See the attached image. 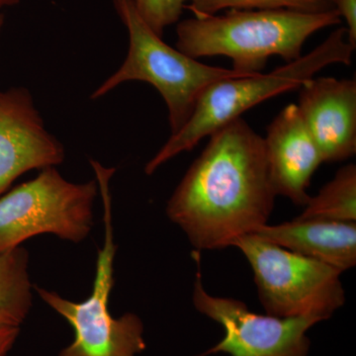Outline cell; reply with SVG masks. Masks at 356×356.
Returning <instances> with one entry per match:
<instances>
[{"instance_id": "obj_1", "label": "cell", "mask_w": 356, "mask_h": 356, "mask_svg": "<svg viewBox=\"0 0 356 356\" xmlns=\"http://www.w3.org/2000/svg\"><path fill=\"white\" fill-rule=\"evenodd\" d=\"M275 198L264 138L240 117L211 134L166 215L196 252L222 250L268 224Z\"/></svg>"}, {"instance_id": "obj_2", "label": "cell", "mask_w": 356, "mask_h": 356, "mask_svg": "<svg viewBox=\"0 0 356 356\" xmlns=\"http://www.w3.org/2000/svg\"><path fill=\"white\" fill-rule=\"evenodd\" d=\"M341 21L336 9H229L178 22L175 48L195 60L222 56L231 58L234 70L259 74L274 56L286 63L297 60L312 35Z\"/></svg>"}, {"instance_id": "obj_3", "label": "cell", "mask_w": 356, "mask_h": 356, "mask_svg": "<svg viewBox=\"0 0 356 356\" xmlns=\"http://www.w3.org/2000/svg\"><path fill=\"white\" fill-rule=\"evenodd\" d=\"M355 50L348 42L346 28H337L310 53L270 72L231 77L210 84L199 96L191 118L178 132L170 135L149 159L145 172L154 175L168 161L191 151L204 138L240 118L252 107L269 98L299 89L325 67L351 65Z\"/></svg>"}, {"instance_id": "obj_4", "label": "cell", "mask_w": 356, "mask_h": 356, "mask_svg": "<svg viewBox=\"0 0 356 356\" xmlns=\"http://www.w3.org/2000/svg\"><path fill=\"white\" fill-rule=\"evenodd\" d=\"M113 2L127 29V57L121 67L93 91L91 99H99L127 81L149 83L165 100L172 135L191 118L199 96L210 84L254 74L202 64L184 55L154 32L140 17L132 0Z\"/></svg>"}, {"instance_id": "obj_5", "label": "cell", "mask_w": 356, "mask_h": 356, "mask_svg": "<svg viewBox=\"0 0 356 356\" xmlns=\"http://www.w3.org/2000/svg\"><path fill=\"white\" fill-rule=\"evenodd\" d=\"M103 205L104 243L98 250L92 292L83 302H72L58 293L35 285L40 298L62 316L74 329V341L58 356H137L146 350L144 324L139 316L127 313L114 318L109 311L110 293L114 286V242L110 180L115 168H105L90 159Z\"/></svg>"}, {"instance_id": "obj_6", "label": "cell", "mask_w": 356, "mask_h": 356, "mask_svg": "<svg viewBox=\"0 0 356 356\" xmlns=\"http://www.w3.org/2000/svg\"><path fill=\"white\" fill-rule=\"evenodd\" d=\"M254 273L257 296L267 315L327 320L346 303L341 271L267 243L254 235L233 243Z\"/></svg>"}, {"instance_id": "obj_7", "label": "cell", "mask_w": 356, "mask_h": 356, "mask_svg": "<svg viewBox=\"0 0 356 356\" xmlns=\"http://www.w3.org/2000/svg\"><path fill=\"white\" fill-rule=\"evenodd\" d=\"M96 179L74 184L56 168L0 196V254L42 234L79 243L90 234Z\"/></svg>"}, {"instance_id": "obj_8", "label": "cell", "mask_w": 356, "mask_h": 356, "mask_svg": "<svg viewBox=\"0 0 356 356\" xmlns=\"http://www.w3.org/2000/svg\"><path fill=\"white\" fill-rule=\"evenodd\" d=\"M197 273L192 302L199 313L224 329V337L200 356H308L311 341L307 332L320 320L314 317L278 318L259 315L240 300L210 295L204 288L200 252H194Z\"/></svg>"}, {"instance_id": "obj_9", "label": "cell", "mask_w": 356, "mask_h": 356, "mask_svg": "<svg viewBox=\"0 0 356 356\" xmlns=\"http://www.w3.org/2000/svg\"><path fill=\"white\" fill-rule=\"evenodd\" d=\"M65 158V147L47 130L31 92L0 91V196L24 173L56 168Z\"/></svg>"}, {"instance_id": "obj_10", "label": "cell", "mask_w": 356, "mask_h": 356, "mask_svg": "<svg viewBox=\"0 0 356 356\" xmlns=\"http://www.w3.org/2000/svg\"><path fill=\"white\" fill-rule=\"evenodd\" d=\"M324 163L356 153V79L312 77L299 88L296 104Z\"/></svg>"}, {"instance_id": "obj_11", "label": "cell", "mask_w": 356, "mask_h": 356, "mask_svg": "<svg viewBox=\"0 0 356 356\" xmlns=\"http://www.w3.org/2000/svg\"><path fill=\"white\" fill-rule=\"evenodd\" d=\"M264 144L274 193L304 207L312 177L324 161L296 104L287 105L271 121Z\"/></svg>"}, {"instance_id": "obj_12", "label": "cell", "mask_w": 356, "mask_h": 356, "mask_svg": "<svg viewBox=\"0 0 356 356\" xmlns=\"http://www.w3.org/2000/svg\"><path fill=\"white\" fill-rule=\"evenodd\" d=\"M252 235L334 267L341 273L356 264V222L295 218L282 224L264 225Z\"/></svg>"}, {"instance_id": "obj_13", "label": "cell", "mask_w": 356, "mask_h": 356, "mask_svg": "<svg viewBox=\"0 0 356 356\" xmlns=\"http://www.w3.org/2000/svg\"><path fill=\"white\" fill-rule=\"evenodd\" d=\"M29 254L18 247L0 254V324L20 327L32 308Z\"/></svg>"}, {"instance_id": "obj_14", "label": "cell", "mask_w": 356, "mask_h": 356, "mask_svg": "<svg viewBox=\"0 0 356 356\" xmlns=\"http://www.w3.org/2000/svg\"><path fill=\"white\" fill-rule=\"evenodd\" d=\"M299 220L356 222V165L339 168L317 195L309 199Z\"/></svg>"}, {"instance_id": "obj_15", "label": "cell", "mask_w": 356, "mask_h": 356, "mask_svg": "<svg viewBox=\"0 0 356 356\" xmlns=\"http://www.w3.org/2000/svg\"><path fill=\"white\" fill-rule=\"evenodd\" d=\"M194 15L216 14L229 9H259L302 13H323L334 9L332 0H187L186 8Z\"/></svg>"}, {"instance_id": "obj_16", "label": "cell", "mask_w": 356, "mask_h": 356, "mask_svg": "<svg viewBox=\"0 0 356 356\" xmlns=\"http://www.w3.org/2000/svg\"><path fill=\"white\" fill-rule=\"evenodd\" d=\"M140 17L163 37L166 28L178 23L186 8L187 0H132Z\"/></svg>"}, {"instance_id": "obj_17", "label": "cell", "mask_w": 356, "mask_h": 356, "mask_svg": "<svg viewBox=\"0 0 356 356\" xmlns=\"http://www.w3.org/2000/svg\"><path fill=\"white\" fill-rule=\"evenodd\" d=\"M332 6L346 23L348 40L356 48V0H332Z\"/></svg>"}, {"instance_id": "obj_18", "label": "cell", "mask_w": 356, "mask_h": 356, "mask_svg": "<svg viewBox=\"0 0 356 356\" xmlns=\"http://www.w3.org/2000/svg\"><path fill=\"white\" fill-rule=\"evenodd\" d=\"M19 334L20 327L0 324V356H6L11 350Z\"/></svg>"}, {"instance_id": "obj_19", "label": "cell", "mask_w": 356, "mask_h": 356, "mask_svg": "<svg viewBox=\"0 0 356 356\" xmlns=\"http://www.w3.org/2000/svg\"><path fill=\"white\" fill-rule=\"evenodd\" d=\"M18 0H0V10H1L3 7L13 6V4L16 3Z\"/></svg>"}, {"instance_id": "obj_20", "label": "cell", "mask_w": 356, "mask_h": 356, "mask_svg": "<svg viewBox=\"0 0 356 356\" xmlns=\"http://www.w3.org/2000/svg\"><path fill=\"white\" fill-rule=\"evenodd\" d=\"M2 24H3V17H2V14L0 13V30H1Z\"/></svg>"}]
</instances>
